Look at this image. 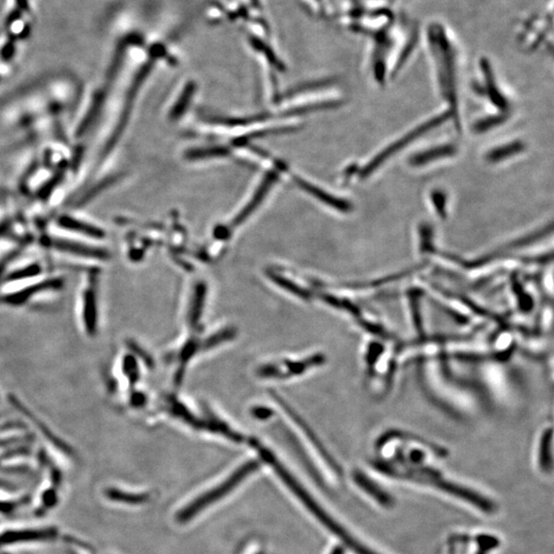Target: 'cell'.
<instances>
[{"label":"cell","mask_w":554,"mask_h":554,"mask_svg":"<svg viewBox=\"0 0 554 554\" xmlns=\"http://www.w3.org/2000/svg\"><path fill=\"white\" fill-rule=\"evenodd\" d=\"M426 46L436 80L439 95L445 101L457 131H461L460 116V51L456 39L445 25L432 22L426 27Z\"/></svg>","instance_id":"obj_1"},{"label":"cell","mask_w":554,"mask_h":554,"mask_svg":"<svg viewBox=\"0 0 554 554\" xmlns=\"http://www.w3.org/2000/svg\"><path fill=\"white\" fill-rule=\"evenodd\" d=\"M260 454H261L262 458L265 460L267 463L271 466V467L275 470V472L278 477L282 479V481L284 482V484L288 486L289 490L296 495V497L304 504L305 507L310 511L311 513L322 522V524L325 527V528L329 529L332 533L335 534L336 536L339 538V539L342 540L345 544L348 545L350 548L352 550L355 551L358 554H376L372 553L370 549L365 548L363 545L360 544L356 541V540L353 539V537L349 535L338 522H336L334 520V518L331 517V515H327V512L324 510V508H322L320 505H318L317 502L311 497L310 494L305 490L304 488L297 481V479L289 472L288 470L284 468V466H282L279 462L277 461V459L269 452L268 450L266 448H262V446H259Z\"/></svg>","instance_id":"obj_2"},{"label":"cell","mask_w":554,"mask_h":554,"mask_svg":"<svg viewBox=\"0 0 554 554\" xmlns=\"http://www.w3.org/2000/svg\"><path fill=\"white\" fill-rule=\"evenodd\" d=\"M258 467H259V465L256 461L248 462L244 466H241L226 481L220 484L219 486H217L213 490L199 496L194 501L188 504V506L184 507L180 512L178 513V517H177L178 522L186 524V522L196 517L197 515H199V512L208 508V506L212 505L215 502L219 501L224 496L229 494L241 481H244V479L252 474L253 471L257 470Z\"/></svg>","instance_id":"obj_3"},{"label":"cell","mask_w":554,"mask_h":554,"mask_svg":"<svg viewBox=\"0 0 554 554\" xmlns=\"http://www.w3.org/2000/svg\"><path fill=\"white\" fill-rule=\"evenodd\" d=\"M446 120H452L448 111L441 114V115L436 116V118H432V120L422 123V125L417 127L416 129L412 130V131H410L409 133L405 134V136L401 137L398 140L391 143V145L385 147L380 153L374 156L373 158L363 168L362 172H360V177L363 179L369 178L372 174H374V172H376L377 170H379L381 165H384L385 163H387L388 159L398 154V151H401V150L405 149L410 143L420 139L422 134H427L428 132L432 131L435 127L441 125V123Z\"/></svg>","instance_id":"obj_4"},{"label":"cell","mask_w":554,"mask_h":554,"mask_svg":"<svg viewBox=\"0 0 554 554\" xmlns=\"http://www.w3.org/2000/svg\"><path fill=\"white\" fill-rule=\"evenodd\" d=\"M82 299V317L85 331L89 335H94L96 327V289H94V284L84 289Z\"/></svg>","instance_id":"obj_5"},{"label":"cell","mask_w":554,"mask_h":554,"mask_svg":"<svg viewBox=\"0 0 554 554\" xmlns=\"http://www.w3.org/2000/svg\"><path fill=\"white\" fill-rule=\"evenodd\" d=\"M457 149L456 146L452 144L441 145L439 147L430 148L426 150L423 153L417 154L410 159V163L414 167H422V165H428V163H434L436 159H443L446 157H451L455 156Z\"/></svg>","instance_id":"obj_6"},{"label":"cell","mask_w":554,"mask_h":554,"mask_svg":"<svg viewBox=\"0 0 554 554\" xmlns=\"http://www.w3.org/2000/svg\"><path fill=\"white\" fill-rule=\"evenodd\" d=\"M49 244L63 252L74 253V255L84 256V257L104 258L105 253L101 250L84 246V244H73V241L64 239H51Z\"/></svg>","instance_id":"obj_7"},{"label":"cell","mask_w":554,"mask_h":554,"mask_svg":"<svg viewBox=\"0 0 554 554\" xmlns=\"http://www.w3.org/2000/svg\"><path fill=\"white\" fill-rule=\"evenodd\" d=\"M60 224L63 227L84 233V234L89 235V237H98V239L99 237H104V233H103L102 230L94 227L93 225L84 223V222L77 221L73 218L62 217L60 219Z\"/></svg>","instance_id":"obj_8"},{"label":"cell","mask_w":554,"mask_h":554,"mask_svg":"<svg viewBox=\"0 0 554 554\" xmlns=\"http://www.w3.org/2000/svg\"><path fill=\"white\" fill-rule=\"evenodd\" d=\"M522 146H524L522 143H510V144L501 146V147H496L490 153H488L486 159L490 163H500V161H503L504 159L520 153V151L522 150Z\"/></svg>","instance_id":"obj_9"},{"label":"cell","mask_w":554,"mask_h":554,"mask_svg":"<svg viewBox=\"0 0 554 554\" xmlns=\"http://www.w3.org/2000/svg\"><path fill=\"white\" fill-rule=\"evenodd\" d=\"M356 481L362 486L363 490L367 491L369 494L373 495L376 499H378L381 503L383 504H389L390 499L388 496H386L382 491L379 490V488H377L376 486H373V484H369V481H365V479H360V477H356Z\"/></svg>","instance_id":"obj_10"},{"label":"cell","mask_w":554,"mask_h":554,"mask_svg":"<svg viewBox=\"0 0 554 554\" xmlns=\"http://www.w3.org/2000/svg\"><path fill=\"white\" fill-rule=\"evenodd\" d=\"M332 554H343V550H342V549L337 548V549H335V550H334V553H332Z\"/></svg>","instance_id":"obj_11"}]
</instances>
